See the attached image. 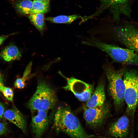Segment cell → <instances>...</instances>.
<instances>
[{
  "instance_id": "cell-1",
  "label": "cell",
  "mask_w": 138,
  "mask_h": 138,
  "mask_svg": "<svg viewBox=\"0 0 138 138\" xmlns=\"http://www.w3.org/2000/svg\"><path fill=\"white\" fill-rule=\"evenodd\" d=\"M54 125L57 131L65 132L71 138L95 137L86 132L69 106H61L57 108L54 116Z\"/></svg>"
},
{
  "instance_id": "cell-2",
  "label": "cell",
  "mask_w": 138,
  "mask_h": 138,
  "mask_svg": "<svg viewBox=\"0 0 138 138\" xmlns=\"http://www.w3.org/2000/svg\"><path fill=\"white\" fill-rule=\"evenodd\" d=\"M82 43L105 52L115 62L123 64L138 66V55L133 50L107 44L93 38H86Z\"/></svg>"
},
{
  "instance_id": "cell-3",
  "label": "cell",
  "mask_w": 138,
  "mask_h": 138,
  "mask_svg": "<svg viewBox=\"0 0 138 138\" xmlns=\"http://www.w3.org/2000/svg\"><path fill=\"white\" fill-rule=\"evenodd\" d=\"M103 68L108 81L109 93L115 107L118 109L123 106L124 102L125 85L123 77L125 68L116 70L108 62L104 64Z\"/></svg>"
},
{
  "instance_id": "cell-4",
  "label": "cell",
  "mask_w": 138,
  "mask_h": 138,
  "mask_svg": "<svg viewBox=\"0 0 138 138\" xmlns=\"http://www.w3.org/2000/svg\"><path fill=\"white\" fill-rule=\"evenodd\" d=\"M57 101L54 91L46 83L41 80L38 82L36 90L27 106L31 111H48L55 107Z\"/></svg>"
},
{
  "instance_id": "cell-5",
  "label": "cell",
  "mask_w": 138,
  "mask_h": 138,
  "mask_svg": "<svg viewBox=\"0 0 138 138\" xmlns=\"http://www.w3.org/2000/svg\"><path fill=\"white\" fill-rule=\"evenodd\" d=\"M123 78L126 113L133 117L138 105V71L133 69H125Z\"/></svg>"
},
{
  "instance_id": "cell-6",
  "label": "cell",
  "mask_w": 138,
  "mask_h": 138,
  "mask_svg": "<svg viewBox=\"0 0 138 138\" xmlns=\"http://www.w3.org/2000/svg\"><path fill=\"white\" fill-rule=\"evenodd\" d=\"M113 31L117 41L127 48L138 52V29L134 25L127 23L116 27Z\"/></svg>"
},
{
  "instance_id": "cell-7",
  "label": "cell",
  "mask_w": 138,
  "mask_h": 138,
  "mask_svg": "<svg viewBox=\"0 0 138 138\" xmlns=\"http://www.w3.org/2000/svg\"><path fill=\"white\" fill-rule=\"evenodd\" d=\"M100 6L99 9L94 14L88 16L92 17L99 14L103 10L109 9L113 14L115 20H118L121 14L130 17L131 11L129 5V0H100Z\"/></svg>"
},
{
  "instance_id": "cell-8",
  "label": "cell",
  "mask_w": 138,
  "mask_h": 138,
  "mask_svg": "<svg viewBox=\"0 0 138 138\" xmlns=\"http://www.w3.org/2000/svg\"><path fill=\"white\" fill-rule=\"evenodd\" d=\"M60 73L67 82L66 85L63 87L64 89L71 91L81 101H85L89 100L94 91V86L92 85L73 77H67Z\"/></svg>"
},
{
  "instance_id": "cell-9",
  "label": "cell",
  "mask_w": 138,
  "mask_h": 138,
  "mask_svg": "<svg viewBox=\"0 0 138 138\" xmlns=\"http://www.w3.org/2000/svg\"><path fill=\"white\" fill-rule=\"evenodd\" d=\"M106 104L93 108L84 107V117L87 124L91 128L97 129L103 123L108 113Z\"/></svg>"
},
{
  "instance_id": "cell-10",
  "label": "cell",
  "mask_w": 138,
  "mask_h": 138,
  "mask_svg": "<svg viewBox=\"0 0 138 138\" xmlns=\"http://www.w3.org/2000/svg\"><path fill=\"white\" fill-rule=\"evenodd\" d=\"M47 111L34 110L32 113L31 126L36 138H40L47 129L49 124Z\"/></svg>"
},
{
  "instance_id": "cell-11",
  "label": "cell",
  "mask_w": 138,
  "mask_h": 138,
  "mask_svg": "<svg viewBox=\"0 0 138 138\" xmlns=\"http://www.w3.org/2000/svg\"><path fill=\"white\" fill-rule=\"evenodd\" d=\"M129 127V118L126 116H123L110 125L107 133L114 138H125L128 135Z\"/></svg>"
},
{
  "instance_id": "cell-12",
  "label": "cell",
  "mask_w": 138,
  "mask_h": 138,
  "mask_svg": "<svg viewBox=\"0 0 138 138\" xmlns=\"http://www.w3.org/2000/svg\"><path fill=\"white\" fill-rule=\"evenodd\" d=\"M3 116L10 122L16 125L23 132L26 131V122L22 113L15 108L7 110L4 111Z\"/></svg>"
},
{
  "instance_id": "cell-13",
  "label": "cell",
  "mask_w": 138,
  "mask_h": 138,
  "mask_svg": "<svg viewBox=\"0 0 138 138\" xmlns=\"http://www.w3.org/2000/svg\"><path fill=\"white\" fill-rule=\"evenodd\" d=\"M105 99V84L102 82L98 84L85 106L91 108L102 105L104 103Z\"/></svg>"
},
{
  "instance_id": "cell-14",
  "label": "cell",
  "mask_w": 138,
  "mask_h": 138,
  "mask_svg": "<svg viewBox=\"0 0 138 138\" xmlns=\"http://www.w3.org/2000/svg\"><path fill=\"white\" fill-rule=\"evenodd\" d=\"M21 56V51L13 43L5 47L0 52V59L8 62L19 60Z\"/></svg>"
},
{
  "instance_id": "cell-15",
  "label": "cell",
  "mask_w": 138,
  "mask_h": 138,
  "mask_svg": "<svg viewBox=\"0 0 138 138\" xmlns=\"http://www.w3.org/2000/svg\"><path fill=\"white\" fill-rule=\"evenodd\" d=\"M82 17L78 15H60L54 17H48L45 20L57 24L65 23L70 24L77 19Z\"/></svg>"
},
{
  "instance_id": "cell-16",
  "label": "cell",
  "mask_w": 138,
  "mask_h": 138,
  "mask_svg": "<svg viewBox=\"0 0 138 138\" xmlns=\"http://www.w3.org/2000/svg\"><path fill=\"white\" fill-rule=\"evenodd\" d=\"M33 2L31 0H22L15 4L17 11L22 14H31L33 9Z\"/></svg>"
},
{
  "instance_id": "cell-17",
  "label": "cell",
  "mask_w": 138,
  "mask_h": 138,
  "mask_svg": "<svg viewBox=\"0 0 138 138\" xmlns=\"http://www.w3.org/2000/svg\"><path fill=\"white\" fill-rule=\"evenodd\" d=\"M28 18L32 24L41 33L45 28L44 17L43 14H36L30 15Z\"/></svg>"
},
{
  "instance_id": "cell-18",
  "label": "cell",
  "mask_w": 138,
  "mask_h": 138,
  "mask_svg": "<svg viewBox=\"0 0 138 138\" xmlns=\"http://www.w3.org/2000/svg\"><path fill=\"white\" fill-rule=\"evenodd\" d=\"M49 1L42 2L33 0L32 14H43L48 12L49 9Z\"/></svg>"
},
{
  "instance_id": "cell-19",
  "label": "cell",
  "mask_w": 138,
  "mask_h": 138,
  "mask_svg": "<svg viewBox=\"0 0 138 138\" xmlns=\"http://www.w3.org/2000/svg\"><path fill=\"white\" fill-rule=\"evenodd\" d=\"M0 91L7 100L13 102L14 92L12 88L5 86L2 83L0 85Z\"/></svg>"
},
{
  "instance_id": "cell-20",
  "label": "cell",
  "mask_w": 138,
  "mask_h": 138,
  "mask_svg": "<svg viewBox=\"0 0 138 138\" xmlns=\"http://www.w3.org/2000/svg\"><path fill=\"white\" fill-rule=\"evenodd\" d=\"M26 81L22 77L17 78L14 83L15 87L18 89L23 88L25 86Z\"/></svg>"
},
{
  "instance_id": "cell-21",
  "label": "cell",
  "mask_w": 138,
  "mask_h": 138,
  "mask_svg": "<svg viewBox=\"0 0 138 138\" xmlns=\"http://www.w3.org/2000/svg\"><path fill=\"white\" fill-rule=\"evenodd\" d=\"M32 64V62H30L27 66L24 73L22 78L26 80L28 78L29 76L31 73Z\"/></svg>"
},
{
  "instance_id": "cell-22",
  "label": "cell",
  "mask_w": 138,
  "mask_h": 138,
  "mask_svg": "<svg viewBox=\"0 0 138 138\" xmlns=\"http://www.w3.org/2000/svg\"><path fill=\"white\" fill-rule=\"evenodd\" d=\"M17 32H14L7 35L0 36V46L9 36L16 34Z\"/></svg>"
},
{
  "instance_id": "cell-23",
  "label": "cell",
  "mask_w": 138,
  "mask_h": 138,
  "mask_svg": "<svg viewBox=\"0 0 138 138\" xmlns=\"http://www.w3.org/2000/svg\"><path fill=\"white\" fill-rule=\"evenodd\" d=\"M7 129L6 125L5 124L0 122V136L5 133Z\"/></svg>"
},
{
  "instance_id": "cell-24",
  "label": "cell",
  "mask_w": 138,
  "mask_h": 138,
  "mask_svg": "<svg viewBox=\"0 0 138 138\" xmlns=\"http://www.w3.org/2000/svg\"><path fill=\"white\" fill-rule=\"evenodd\" d=\"M5 108L3 104L0 102V117L2 118L3 116Z\"/></svg>"
},
{
  "instance_id": "cell-25",
  "label": "cell",
  "mask_w": 138,
  "mask_h": 138,
  "mask_svg": "<svg viewBox=\"0 0 138 138\" xmlns=\"http://www.w3.org/2000/svg\"><path fill=\"white\" fill-rule=\"evenodd\" d=\"M3 76L2 73L1 72H0V85L2 84L3 83Z\"/></svg>"
},
{
  "instance_id": "cell-26",
  "label": "cell",
  "mask_w": 138,
  "mask_h": 138,
  "mask_svg": "<svg viewBox=\"0 0 138 138\" xmlns=\"http://www.w3.org/2000/svg\"><path fill=\"white\" fill-rule=\"evenodd\" d=\"M34 1H36L42 2H45L49 1V0H33Z\"/></svg>"
},
{
  "instance_id": "cell-27",
  "label": "cell",
  "mask_w": 138,
  "mask_h": 138,
  "mask_svg": "<svg viewBox=\"0 0 138 138\" xmlns=\"http://www.w3.org/2000/svg\"><path fill=\"white\" fill-rule=\"evenodd\" d=\"M138 25V22L136 23Z\"/></svg>"
},
{
  "instance_id": "cell-28",
  "label": "cell",
  "mask_w": 138,
  "mask_h": 138,
  "mask_svg": "<svg viewBox=\"0 0 138 138\" xmlns=\"http://www.w3.org/2000/svg\"><path fill=\"white\" fill-rule=\"evenodd\" d=\"M1 118L0 117V120L1 119Z\"/></svg>"
},
{
  "instance_id": "cell-29",
  "label": "cell",
  "mask_w": 138,
  "mask_h": 138,
  "mask_svg": "<svg viewBox=\"0 0 138 138\" xmlns=\"http://www.w3.org/2000/svg\"></svg>"
}]
</instances>
